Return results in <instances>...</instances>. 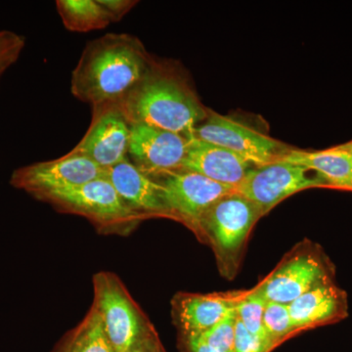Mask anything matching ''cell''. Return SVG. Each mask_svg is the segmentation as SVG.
Instances as JSON below:
<instances>
[{
	"instance_id": "obj_1",
	"label": "cell",
	"mask_w": 352,
	"mask_h": 352,
	"mask_svg": "<svg viewBox=\"0 0 352 352\" xmlns=\"http://www.w3.org/2000/svg\"><path fill=\"white\" fill-rule=\"evenodd\" d=\"M144 45L129 34L88 41L72 73L71 92L92 107L122 104L152 64Z\"/></svg>"
},
{
	"instance_id": "obj_2",
	"label": "cell",
	"mask_w": 352,
	"mask_h": 352,
	"mask_svg": "<svg viewBox=\"0 0 352 352\" xmlns=\"http://www.w3.org/2000/svg\"><path fill=\"white\" fill-rule=\"evenodd\" d=\"M120 107L131 124H149L187 138L208 116L182 76L154 62Z\"/></svg>"
},
{
	"instance_id": "obj_3",
	"label": "cell",
	"mask_w": 352,
	"mask_h": 352,
	"mask_svg": "<svg viewBox=\"0 0 352 352\" xmlns=\"http://www.w3.org/2000/svg\"><path fill=\"white\" fill-rule=\"evenodd\" d=\"M261 217L254 203L234 191L215 201L201 217L196 235L212 248L227 277L237 271L248 238Z\"/></svg>"
},
{
	"instance_id": "obj_4",
	"label": "cell",
	"mask_w": 352,
	"mask_h": 352,
	"mask_svg": "<svg viewBox=\"0 0 352 352\" xmlns=\"http://www.w3.org/2000/svg\"><path fill=\"white\" fill-rule=\"evenodd\" d=\"M335 283V266L320 245L303 241L256 286L267 302L289 305L320 285Z\"/></svg>"
},
{
	"instance_id": "obj_5",
	"label": "cell",
	"mask_w": 352,
	"mask_h": 352,
	"mask_svg": "<svg viewBox=\"0 0 352 352\" xmlns=\"http://www.w3.org/2000/svg\"><path fill=\"white\" fill-rule=\"evenodd\" d=\"M94 307L116 352H129L153 330L148 319L113 273L99 272L94 277Z\"/></svg>"
},
{
	"instance_id": "obj_6",
	"label": "cell",
	"mask_w": 352,
	"mask_h": 352,
	"mask_svg": "<svg viewBox=\"0 0 352 352\" xmlns=\"http://www.w3.org/2000/svg\"><path fill=\"white\" fill-rule=\"evenodd\" d=\"M64 212L82 215L102 229L124 230L145 219L127 207L106 178L39 198Z\"/></svg>"
},
{
	"instance_id": "obj_7",
	"label": "cell",
	"mask_w": 352,
	"mask_h": 352,
	"mask_svg": "<svg viewBox=\"0 0 352 352\" xmlns=\"http://www.w3.org/2000/svg\"><path fill=\"white\" fill-rule=\"evenodd\" d=\"M315 187H326V183L302 166L277 160L252 168L236 191L254 203L263 217L289 196Z\"/></svg>"
},
{
	"instance_id": "obj_8",
	"label": "cell",
	"mask_w": 352,
	"mask_h": 352,
	"mask_svg": "<svg viewBox=\"0 0 352 352\" xmlns=\"http://www.w3.org/2000/svg\"><path fill=\"white\" fill-rule=\"evenodd\" d=\"M106 170L80 154L69 151L59 159L38 162L14 170L11 184L38 199L53 192L63 191L99 178Z\"/></svg>"
},
{
	"instance_id": "obj_9",
	"label": "cell",
	"mask_w": 352,
	"mask_h": 352,
	"mask_svg": "<svg viewBox=\"0 0 352 352\" xmlns=\"http://www.w3.org/2000/svg\"><path fill=\"white\" fill-rule=\"evenodd\" d=\"M196 127L194 138L220 146L244 157L254 166L272 163L291 148L226 116L208 113Z\"/></svg>"
},
{
	"instance_id": "obj_10",
	"label": "cell",
	"mask_w": 352,
	"mask_h": 352,
	"mask_svg": "<svg viewBox=\"0 0 352 352\" xmlns=\"http://www.w3.org/2000/svg\"><path fill=\"white\" fill-rule=\"evenodd\" d=\"M163 199L171 219L197 232L203 215L215 201L236 189L188 170H176L161 176Z\"/></svg>"
},
{
	"instance_id": "obj_11",
	"label": "cell",
	"mask_w": 352,
	"mask_h": 352,
	"mask_svg": "<svg viewBox=\"0 0 352 352\" xmlns=\"http://www.w3.org/2000/svg\"><path fill=\"white\" fill-rule=\"evenodd\" d=\"M131 127L120 104L95 106L87 133L72 152L87 157L107 170L129 157Z\"/></svg>"
},
{
	"instance_id": "obj_12",
	"label": "cell",
	"mask_w": 352,
	"mask_h": 352,
	"mask_svg": "<svg viewBox=\"0 0 352 352\" xmlns=\"http://www.w3.org/2000/svg\"><path fill=\"white\" fill-rule=\"evenodd\" d=\"M189 139L146 124H131L127 156L131 163L154 179L180 170Z\"/></svg>"
},
{
	"instance_id": "obj_13",
	"label": "cell",
	"mask_w": 352,
	"mask_h": 352,
	"mask_svg": "<svg viewBox=\"0 0 352 352\" xmlns=\"http://www.w3.org/2000/svg\"><path fill=\"white\" fill-rule=\"evenodd\" d=\"M252 168L254 164L230 150L192 136L182 170L237 189Z\"/></svg>"
},
{
	"instance_id": "obj_14",
	"label": "cell",
	"mask_w": 352,
	"mask_h": 352,
	"mask_svg": "<svg viewBox=\"0 0 352 352\" xmlns=\"http://www.w3.org/2000/svg\"><path fill=\"white\" fill-rule=\"evenodd\" d=\"M106 179L111 182L124 204L144 219L170 217L164 204L162 185L139 170L129 157L106 170Z\"/></svg>"
},
{
	"instance_id": "obj_15",
	"label": "cell",
	"mask_w": 352,
	"mask_h": 352,
	"mask_svg": "<svg viewBox=\"0 0 352 352\" xmlns=\"http://www.w3.org/2000/svg\"><path fill=\"white\" fill-rule=\"evenodd\" d=\"M243 293L179 294L173 300V312L185 336H200L236 314Z\"/></svg>"
},
{
	"instance_id": "obj_16",
	"label": "cell",
	"mask_w": 352,
	"mask_h": 352,
	"mask_svg": "<svg viewBox=\"0 0 352 352\" xmlns=\"http://www.w3.org/2000/svg\"><path fill=\"white\" fill-rule=\"evenodd\" d=\"M288 307L296 333L337 323L349 316L346 293L336 283L310 289Z\"/></svg>"
},
{
	"instance_id": "obj_17",
	"label": "cell",
	"mask_w": 352,
	"mask_h": 352,
	"mask_svg": "<svg viewBox=\"0 0 352 352\" xmlns=\"http://www.w3.org/2000/svg\"><path fill=\"white\" fill-rule=\"evenodd\" d=\"M279 160L312 171L325 182L326 188L342 190L352 179V156L338 146L314 152L289 149Z\"/></svg>"
},
{
	"instance_id": "obj_18",
	"label": "cell",
	"mask_w": 352,
	"mask_h": 352,
	"mask_svg": "<svg viewBox=\"0 0 352 352\" xmlns=\"http://www.w3.org/2000/svg\"><path fill=\"white\" fill-rule=\"evenodd\" d=\"M58 13L69 32L98 31L112 24V19L98 0H58Z\"/></svg>"
},
{
	"instance_id": "obj_19",
	"label": "cell",
	"mask_w": 352,
	"mask_h": 352,
	"mask_svg": "<svg viewBox=\"0 0 352 352\" xmlns=\"http://www.w3.org/2000/svg\"><path fill=\"white\" fill-rule=\"evenodd\" d=\"M69 344L75 352H116L94 305L72 335Z\"/></svg>"
},
{
	"instance_id": "obj_20",
	"label": "cell",
	"mask_w": 352,
	"mask_h": 352,
	"mask_svg": "<svg viewBox=\"0 0 352 352\" xmlns=\"http://www.w3.org/2000/svg\"><path fill=\"white\" fill-rule=\"evenodd\" d=\"M267 300L258 288L243 292L236 307V317L249 332L263 340L268 349L273 347L263 327V314Z\"/></svg>"
},
{
	"instance_id": "obj_21",
	"label": "cell",
	"mask_w": 352,
	"mask_h": 352,
	"mask_svg": "<svg viewBox=\"0 0 352 352\" xmlns=\"http://www.w3.org/2000/svg\"><path fill=\"white\" fill-rule=\"evenodd\" d=\"M263 327L273 346L295 333L288 305L267 302L264 309Z\"/></svg>"
},
{
	"instance_id": "obj_22",
	"label": "cell",
	"mask_w": 352,
	"mask_h": 352,
	"mask_svg": "<svg viewBox=\"0 0 352 352\" xmlns=\"http://www.w3.org/2000/svg\"><path fill=\"white\" fill-rule=\"evenodd\" d=\"M236 314L227 317L201 336L217 352H235Z\"/></svg>"
},
{
	"instance_id": "obj_23",
	"label": "cell",
	"mask_w": 352,
	"mask_h": 352,
	"mask_svg": "<svg viewBox=\"0 0 352 352\" xmlns=\"http://www.w3.org/2000/svg\"><path fill=\"white\" fill-rule=\"evenodd\" d=\"M25 43V38L15 32H0V75L17 61Z\"/></svg>"
},
{
	"instance_id": "obj_24",
	"label": "cell",
	"mask_w": 352,
	"mask_h": 352,
	"mask_svg": "<svg viewBox=\"0 0 352 352\" xmlns=\"http://www.w3.org/2000/svg\"><path fill=\"white\" fill-rule=\"evenodd\" d=\"M267 346L256 336L245 328L239 320H236L235 352H267Z\"/></svg>"
},
{
	"instance_id": "obj_25",
	"label": "cell",
	"mask_w": 352,
	"mask_h": 352,
	"mask_svg": "<svg viewBox=\"0 0 352 352\" xmlns=\"http://www.w3.org/2000/svg\"><path fill=\"white\" fill-rule=\"evenodd\" d=\"M98 1L106 9L113 23L122 20L138 3V1H134V0H98Z\"/></svg>"
},
{
	"instance_id": "obj_26",
	"label": "cell",
	"mask_w": 352,
	"mask_h": 352,
	"mask_svg": "<svg viewBox=\"0 0 352 352\" xmlns=\"http://www.w3.org/2000/svg\"><path fill=\"white\" fill-rule=\"evenodd\" d=\"M129 352H164L157 339L156 333L152 332L136 344Z\"/></svg>"
},
{
	"instance_id": "obj_27",
	"label": "cell",
	"mask_w": 352,
	"mask_h": 352,
	"mask_svg": "<svg viewBox=\"0 0 352 352\" xmlns=\"http://www.w3.org/2000/svg\"><path fill=\"white\" fill-rule=\"evenodd\" d=\"M187 344H188L190 352H217L212 347L208 346L201 336L187 337Z\"/></svg>"
},
{
	"instance_id": "obj_28",
	"label": "cell",
	"mask_w": 352,
	"mask_h": 352,
	"mask_svg": "<svg viewBox=\"0 0 352 352\" xmlns=\"http://www.w3.org/2000/svg\"><path fill=\"white\" fill-rule=\"evenodd\" d=\"M338 147H339L340 149L349 153V154L352 156V140L349 141V142L344 143V144L338 145Z\"/></svg>"
},
{
	"instance_id": "obj_29",
	"label": "cell",
	"mask_w": 352,
	"mask_h": 352,
	"mask_svg": "<svg viewBox=\"0 0 352 352\" xmlns=\"http://www.w3.org/2000/svg\"><path fill=\"white\" fill-rule=\"evenodd\" d=\"M342 190H347V191H352V179L347 183L346 186L342 187Z\"/></svg>"
},
{
	"instance_id": "obj_30",
	"label": "cell",
	"mask_w": 352,
	"mask_h": 352,
	"mask_svg": "<svg viewBox=\"0 0 352 352\" xmlns=\"http://www.w3.org/2000/svg\"><path fill=\"white\" fill-rule=\"evenodd\" d=\"M61 352H75V351H74V349H72V347L69 346V344H67V346L63 349V351Z\"/></svg>"
},
{
	"instance_id": "obj_31",
	"label": "cell",
	"mask_w": 352,
	"mask_h": 352,
	"mask_svg": "<svg viewBox=\"0 0 352 352\" xmlns=\"http://www.w3.org/2000/svg\"><path fill=\"white\" fill-rule=\"evenodd\" d=\"M0 78H1V75H0Z\"/></svg>"
}]
</instances>
